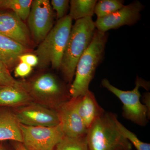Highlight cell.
I'll use <instances>...</instances> for the list:
<instances>
[{
    "instance_id": "cell-1",
    "label": "cell",
    "mask_w": 150,
    "mask_h": 150,
    "mask_svg": "<svg viewBox=\"0 0 150 150\" xmlns=\"http://www.w3.org/2000/svg\"><path fill=\"white\" fill-rule=\"evenodd\" d=\"M108 38L107 32L96 30L91 43L77 64L74 80L69 88L71 98L83 96L89 90L90 83L103 59Z\"/></svg>"
},
{
    "instance_id": "cell-2",
    "label": "cell",
    "mask_w": 150,
    "mask_h": 150,
    "mask_svg": "<svg viewBox=\"0 0 150 150\" xmlns=\"http://www.w3.org/2000/svg\"><path fill=\"white\" fill-rule=\"evenodd\" d=\"M96 30L92 17L76 21L72 26L60 68L67 82L73 81L78 62L91 43Z\"/></svg>"
},
{
    "instance_id": "cell-3",
    "label": "cell",
    "mask_w": 150,
    "mask_h": 150,
    "mask_svg": "<svg viewBox=\"0 0 150 150\" xmlns=\"http://www.w3.org/2000/svg\"><path fill=\"white\" fill-rule=\"evenodd\" d=\"M117 118L105 112L93 122L86 135L89 150H132V145L117 128Z\"/></svg>"
},
{
    "instance_id": "cell-4",
    "label": "cell",
    "mask_w": 150,
    "mask_h": 150,
    "mask_svg": "<svg viewBox=\"0 0 150 150\" xmlns=\"http://www.w3.org/2000/svg\"><path fill=\"white\" fill-rule=\"evenodd\" d=\"M72 26V19L68 15L59 20L40 43L34 53L38 59L40 69L49 65L60 69L62 57Z\"/></svg>"
},
{
    "instance_id": "cell-5",
    "label": "cell",
    "mask_w": 150,
    "mask_h": 150,
    "mask_svg": "<svg viewBox=\"0 0 150 150\" xmlns=\"http://www.w3.org/2000/svg\"><path fill=\"white\" fill-rule=\"evenodd\" d=\"M135 84L136 86L134 89L126 91L114 86L107 79H103L101 81L102 86L115 95L123 103L122 114L123 117L139 126H144L149 122L150 115L146 108L140 100L141 95L139 88L142 87L149 90V83L137 76Z\"/></svg>"
},
{
    "instance_id": "cell-6",
    "label": "cell",
    "mask_w": 150,
    "mask_h": 150,
    "mask_svg": "<svg viewBox=\"0 0 150 150\" xmlns=\"http://www.w3.org/2000/svg\"><path fill=\"white\" fill-rule=\"evenodd\" d=\"M23 144L27 150H54L64 137L61 123L53 127L28 126L19 123Z\"/></svg>"
},
{
    "instance_id": "cell-7",
    "label": "cell",
    "mask_w": 150,
    "mask_h": 150,
    "mask_svg": "<svg viewBox=\"0 0 150 150\" xmlns=\"http://www.w3.org/2000/svg\"><path fill=\"white\" fill-rule=\"evenodd\" d=\"M27 20L31 37L39 44L54 26V14L50 1H32Z\"/></svg>"
},
{
    "instance_id": "cell-8",
    "label": "cell",
    "mask_w": 150,
    "mask_h": 150,
    "mask_svg": "<svg viewBox=\"0 0 150 150\" xmlns=\"http://www.w3.org/2000/svg\"><path fill=\"white\" fill-rule=\"evenodd\" d=\"M25 83V90L29 95L48 98L56 102L57 107L68 101V93L63 84L52 74H44L29 83Z\"/></svg>"
},
{
    "instance_id": "cell-9",
    "label": "cell",
    "mask_w": 150,
    "mask_h": 150,
    "mask_svg": "<svg viewBox=\"0 0 150 150\" xmlns=\"http://www.w3.org/2000/svg\"><path fill=\"white\" fill-rule=\"evenodd\" d=\"M144 8L140 1H134L109 15L97 18L94 22L96 28L100 32L106 33L123 25H133L139 20Z\"/></svg>"
},
{
    "instance_id": "cell-10",
    "label": "cell",
    "mask_w": 150,
    "mask_h": 150,
    "mask_svg": "<svg viewBox=\"0 0 150 150\" xmlns=\"http://www.w3.org/2000/svg\"><path fill=\"white\" fill-rule=\"evenodd\" d=\"M14 114L18 123L25 126L53 127L60 123L57 111L38 104L21 108Z\"/></svg>"
},
{
    "instance_id": "cell-11",
    "label": "cell",
    "mask_w": 150,
    "mask_h": 150,
    "mask_svg": "<svg viewBox=\"0 0 150 150\" xmlns=\"http://www.w3.org/2000/svg\"><path fill=\"white\" fill-rule=\"evenodd\" d=\"M79 97L71 98L57 107L56 111L65 136L80 137L86 135L88 129L78 112L77 104Z\"/></svg>"
},
{
    "instance_id": "cell-12",
    "label": "cell",
    "mask_w": 150,
    "mask_h": 150,
    "mask_svg": "<svg viewBox=\"0 0 150 150\" xmlns=\"http://www.w3.org/2000/svg\"><path fill=\"white\" fill-rule=\"evenodd\" d=\"M0 34L28 48L31 46V35L27 25L13 12L0 11Z\"/></svg>"
},
{
    "instance_id": "cell-13",
    "label": "cell",
    "mask_w": 150,
    "mask_h": 150,
    "mask_svg": "<svg viewBox=\"0 0 150 150\" xmlns=\"http://www.w3.org/2000/svg\"><path fill=\"white\" fill-rule=\"evenodd\" d=\"M77 108L80 116L87 129L105 112L98 104L93 93L90 90L84 96L80 97Z\"/></svg>"
},
{
    "instance_id": "cell-14",
    "label": "cell",
    "mask_w": 150,
    "mask_h": 150,
    "mask_svg": "<svg viewBox=\"0 0 150 150\" xmlns=\"http://www.w3.org/2000/svg\"><path fill=\"white\" fill-rule=\"evenodd\" d=\"M28 51L27 47L0 34V62L9 71L19 61V57Z\"/></svg>"
},
{
    "instance_id": "cell-15",
    "label": "cell",
    "mask_w": 150,
    "mask_h": 150,
    "mask_svg": "<svg viewBox=\"0 0 150 150\" xmlns=\"http://www.w3.org/2000/svg\"><path fill=\"white\" fill-rule=\"evenodd\" d=\"M12 140L22 143L19 123L13 112L0 110V141Z\"/></svg>"
},
{
    "instance_id": "cell-16",
    "label": "cell",
    "mask_w": 150,
    "mask_h": 150,
    "mask_svg": "<svg viewBox=\"0 0 150 150\" xmlns=\"http://www.w3.org/2000/svg\"><path fill=\"white\" fill-rule=\"evenodd\" d=\"M31 97L23 90L10 86H3L0 88V105H14L29 101Z\"/></svg>"
},
{
    "instance_id": "cell-17",
    "label": "cell",
    "mask_w": 150,
    "mask_h": 150,
    "mask_svg": "<svg viewBox=\"0 0 150 150\" xmlns=\"http://www.w3.org/2000/svg\"><path fill=\"white\" fill-rule=\"evenodd\" d=\"M97 1L96 0H71L70 1L69 16L76 21L87 17H92Z\"/></svg>"
},
{
    "instance_id": "cell-18",
    "label": "cell",
    "mask_w": 150,
    "mask_h": 150,
    "mask_svg": "<svg viewBox=\"0 0 150 150\" xmlns=\"http://www.w3.org/2000/svg\"><path fill=\"white\" fill-rule=\"evenodd\" d=\"M32 0H0V11L13 12L23 21L27 19Z\"/></svg>"
},
{
    "instance_id": "cell-19",
    "label": "cell",
    "mask_w": 150,
    "mask_h": 150,
    "mask_svg": "<svg viewBox=\"0 0 150 150\" xmlns=\"http://www.w3.org/2000/svg\"><path fill=\"white\" fill-rule=\"evenodd\" d=\"M54 150H89L86 136L80 137L64 136Z\"/></svg>"
},
{
    "instance_id": "cell-20",
    "label": "cell",
    "mask_w": 150,
    "mask_h": 150,
    "mask_svg": "<svg viewBox=\"0 0 150 150\" xmlns=\"http://www.w3.org/2000/svg\"><path fill=\"white\" fill-rule=\"evenodd\" d=\"M124 1L121 0H100L97 1L94 13L97 18L109 15L120 9L124 6Z\"/></svg>"
},
{
    "instance_id": "cell-21",
    "label": "cell",
    "mask_w": 150,
    "mask_h": 150,
    "mask_svg": "<svg viewBox=\"0 0 150 150\" xmlns=\"http://www.w3.org/2000/svg\"><path fill=\"white\" fill-rule=\"evenodd\" d=\"M115 123L117 128L121 134L127 139L132 146L137 150H150V144L142 142L137 137V135L131 132L120 123L117 118L115 119Z\"/></svg>"
},
{
    "instance_id": "cell-22",
    "label": "cell",
    "mask_w": 150,
    "mask_h": 150,
    "mask_svg": "<svg viewBox=\"0 0 150 150\" xmlns=\"http://www.w3.org/2000/svg\"><path fill=\"white\" fill-rule=\"evenodd\" d=\"M0 86H10L25 90L24 82L16 80L11 76L10 71L0 62Z\"/></svg>"
},
{
    "instance_id": "cell-23",
    "label": "cell",
    "mask_w": 150,
    "mask_h": 150,
    "mask_svg": "<svg viewBox=\"0 0 150 150\" xmlns=\"http://www.w3.org/2000/svg\"><path fill=\"white\" fill-rule=\"evenodd\" d=\"M50 3L52 9L56 11V16L58 20L67 16V11L69 7V1L52 0Z\"/></svg>"
},
{
    "instance_id": "cell-24",
    "label": "cell",
    "mask_w": 150,
    "mask_h": 150,
    "mask_svg": "<svg viewBox=\"0 0 150 150\" xmlns=\"http://www.w3.org/2000/svg\"><path fill=\"white\" fill-rule=\"evenodd\" d=\"M32 71V67L22 62H20L15 69V76L16 77H25L30 74Z\"/></svg>"
},
{
    "instance_id": "cell-25",
    "label": "cell",
    "mask_w": 150,
    "mask_h": 150,
    "mask_svg": "<svg viewBox=\"0 0 150 150\" xmlns=\"http://www.w3.org/2000/svg\"><path fill=\"white\" fill-rule=\"evenodd\" d=\"M19 61L24 63L31 67L37 66L38 64V58L35 54L26 53L19 57Z\"/></svg>"
},
{
    "instance_id": "cell-26",
    "label": "cell",
    "mask_w": 150,
    "mask_h": 150,
    "mask_svg": "<svg viewBox=\"0 0 150 150\" xmlns=\"http://www.w3.org/2000/svg\"><path fill=\"white\" fill-rule=\"evenodd\" d=\"M143 101L145 106L147 109L148 113L150 115V93L147 92L144 93L143 95Z\"/></svg>"
},
{
    "instance_id": "cell-27",
    "label": "cell",
    "mask_w": 150,
    "mask_h": 150,
    "mask_svg": "<svg viewBox=\"0 0 150 150\" xmlns=\"http://www.w3.org/2000/svg\"><path fill=\"white\" fill-rule=\"evenodd\" d=\"M15 150H27L22 143L15 142L13 145Z\"/></svg>"
},
{
    "instance_id": "cell-28",
    "label": "cell",
    "mask_w": 150,
    "mask_h": 150,
    "mask_svg": "<svg viewBox=\"0 0 150 150\" xmlns=\"http://www.w3.org/2000/svg\"><path fill=\"white\" fill-rule=\"evenodd\" d=\"M0 150H9L3 144L0 143Z\"/></svg>"
},
{
    "instance_id": "cell-29",
    "label": "cell",
    "mask_w": 150,
    "mask_h": 150,
    "mask_svg": "<svg viewBox=\"0 0 150 150\" xmlns=\"http://www.w3.org/2000/svg\"><path fill=\"white\" fill-rule=\"evenodd\" d=\"M3 86H0V88H1Z\"/></svg>"
}]
</instances>
